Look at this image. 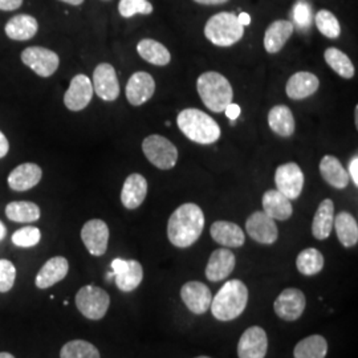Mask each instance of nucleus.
Wrapping results in <instances>:
<instances>
[{"mask_svg": "<svg viewBox=\"0 0 358 358\" xmlns=\"http://www.w3.org/2000/svg\"><path fill=\"white\" fill-rule=\"evenodd\" d=\"M60 1L66 3V4H71V6H80V4L84 3V0H60Z\"/></svg>", "mask_w": 358, "mask_h": 358, "instance_id": "obj_50", "label": "nucleus"}, {"mask_svg": "<svg viewBox=\"0 0 358 358\" xmlns=\"http://www.w3.org/2000/svg\"><path fill=\"white\" fill-rule=\"evenodd\" d=\"M320 87V81L317 76L310 72H297L294 76L289 77L285 92L287 96L292 100H304L309 96L315 94Z\"/></svg>", "mask_w": 358, "mask_h": 358, "instance_id": "obj_24", "label": "nucleus"}, {"mask_svg": "<svg viewBox=\"0 0 358 358\" xmlns=\"http://www.w3.org/2000/svg\"><path fill=\"white\" fill-rule=\"evenodd\" d=\"M275 183L278 192H282L289 201L297 199L304 187V173L297 164L289 162L276 169Z\"/></svg>", "mask_w": 358, "mask_h": 358, "instance_id": "obj_10", "label": "nucleus"}, {"mask_svg": "<svg viewBox=\"0 0 358 358\" xmlns=\"http://www.w3.org/2000/svg\"><path fill=\"white\" fill-rule=\"evenodd\" d=\"M16 279V268L7 259H0V294H7L13 289Z\"/></svg>", "mask_w": 358, "mask_h": 358, "instance_id": "obj_41", "label": "nucleus"}, {"mask_svg": "<svg viewBox=\"0 0 358 358\" xmlns=\"http://www.w3.org/2000/svg\"><path fill=\"white\" fill-rule=\"evenodd\" d=\"M236 264V257L234 252L224 248L215 250L206 266V278L208 282H217L227 279L232 273Z\"/></svg>", "mask_w": 358, "mask_h": 358, "instance_id": "obj_18", "label": "nucleus"}, {"mask_svg": "<svg viewBox=\"0 0 358 358\" xmlns=\"http://www.w3.org/2000/svg\"><path fill=\"white\" fill-rule=\"evenodd\" d=\"M320 173L324 180L334 189L343 190L349 185L350 178L348 171L341 165V162L333 155H325L321 159Z\"/></svg>", "mask_w": 358, "mask_h": 358, "instance_id": "obj_28", "label": "nucleus"}, {"mask_svg": "<svg viewBox=\"0 0 358 358\" xmlns=\"http://www.w3.org/2000/svg\"><path fill=\"white\" fill-rule=\"evenodd\" d=\"M334 222V203L332 199L321 202L312 223V234L317 241H325L332 234Z\"/></svg>", "mask_w": 358, "mask_h": 358, "instance_id": "obj_29", "label": "nucleus"}, {"mask_svg": "<svg viewBox=\"0 0 358 358\" xmlns=\"http://www.w3.org/2000/svg\"><path fill=\"white\" fill-rule=\"evenodd\" d=\"M244 27L232 13H219L211 16L205 26V36L217 47H231L242 40Z\"/></svg>", "mask_w": 358, "mask_h": 358, "instance_id": "obj_5", "label": "nucleus"}, {"mask_svg": "<svg viewBox=\"0 0 358 358\" xmlns=\"http://www.w3.org/2000/svg\"><path fill=\"white\" fill-rule=\"evenodd\" d=\"M268 125L273 133L280 137H291L294 133V115L292 110L285 105L273 106L268 113Z\"/></svg>", "mask_w": 358, "mask_h": 358, "instance_id": "obj_30", "label": "nucleus"}, {"mask_svg": "<svg viewBox=\"0 0 358 358\" xmlns=\"http://www.w3.org/2000/svg\"><path fill=\"white\" fill-rule=\"evenodd\" d=\"M180 299L190 312L199 316L210 309L213 294L203 282H187L180 288Z\"/></svg>", "mask_w": 358, "mask_h": 358, "instance_id": "obj_16", "label": "nucleus"}, {"mask_svg": "<svg viewBox=\"0 0 358 358\" xmlns=\"http://www.w3.org/2000/svg\"><path fill=\"white\" fill-rule=\"evenodd\" d=\"M117 288L122 292H133L143 280V268L137 260H125L117 257L112 262Z\"/></svg>", "mask_w": 358, "mask_h": 358, "instance_id": "obj_8", "label": "nucleus"}, {"mask_svg": "<svg viewBox=\"0 0 358 358\" xmlns=\"http://www.w3.org/2000/svg\"><path fill=\"white\" fill-rule=\"evenodd\" d=\"M11 239L15 245L22 247V248H29V247H35L36 244H38L41 239V232L38 227L27 226L20 230L15 231Z\"/></svg>", "mask_w": 358, "mask_h": 358, "instance_id": "obj_40", "label": "nucleus"}, {"mask_svg": "<svg viewBox=\"0 0 358 358\" xmlns=\"http://www.w3.org/2000/svg\"><path fill=\"white\" fill-rule=\"evenodd\" d=\"M196 90L206 108L215 113L224 112L234 99L230 81L217 72H205L198 77Z\"/></svg>", "mask_w": 358, "mask_h": 358, "instance_id": "obj_4", "label": "nucleus"}, {"mask_svg": "<svg viewBox=\"0 0 358 358\" xmlns=\"http://www.w3.org/2000/svg\"><path fill=\"white\" fill-rule=\"evenodd\" d=\"M92 80L85 75H77L72 78L71 85L65 92V106L72 112H80L85 109L93 97Z\"/></svg>", "mask_w": 358, "mask_h": 358, "instance_id": "obj_17", "label": "nucleus"}, {"mask_svg": "<svg viewBox=\"0 0 358 358\" xmlns=\"http://www.w3.org/2000/svg\"><path fill=\"white\" fill-rule=\"evenodd\" d=\"M263 210L273 220H287L292 217L294 207L291 201L278 190H268L263 195Z\"/></svg>", "mask_w": 358, "mask_h": 358, "instance_id": "obj_26", "label": "nucleus"}, {"mask_svg": "<svg viewBox=\"0 0 358 358\" xmlns=\"http://www.w3.org/2000/svg\"><path fill=\"white\" fill-rule=\"evenodd\" d=\"M81 239L90 255L103 256L109 243V227L101 219H90L81 229Z\"/></svg>", "mask_w": 358, "mask_h": 358, "instance_id": "obj_14", "label": "nucleus"}, {"mask_svg": "<svg viewBox=\"0 0 358 358\" xmlns=\"http://www.w3.org/2000/svg\"><path fill=\"white\" fill-rule=\"evenodd\" d=\"M296 267L306 276L317 275L324 268V256L316 248H306L297 255Z\"/></svg>", "mask_w": 358, "mask_h": 358, "instance_id": "obj_35", "label": "nucleus"}, {"mask_svg": "<svg viewBox=\"0 0 358 358\" xmlns=\"http://www.w3.org/2000/svg\"><path fill=\"white\" fill-rule=\"evenodd\" d=\"M226 115L230 118L231 121H235L241 115V106L238 103H231L226 109Z\"/></svg>", "mask_w": 358, "mask_h": 358, "instance_id": "obj_45", "label": "nucleus"}, {"mask_svg": "<svg viewBox=\"0 0 358 358\" xmlns=\"http://www.w3.org/2000/svg\"><path fill=\"white\" fill-rule=\"evenodd\" d=\"M69 271V263L63 256H55L50 259L38 271L35 284L40 289L51 288L55 284L64 280Z\"/></svg>", "mask_w": 358, "mask_h": 358, "instance_id": "obj_20", "label": "nucleus"}, {"mask_svg": "<svg viewBox=\"0 0 358 358\" xmlns=\"http://www.w3.org/2000/svg\"><path fill=\"white\" fill-rule=\"evenodd\" d=\"M307 306L306 294L297 288H287L275 300V313L285 321H296L301 317Z\"/></svg>", "mask_w": 358, "mask_h": 358, "instance_id": "obj_11", "label": "nucleus"}, {"mask_svg": "<svg viewBox=\"0 0 358 358\" xmlns=\"http://www.w3.org/2000/svg\"><path fill=\"white\" fill-rule=\"evenodd\" d=\"M40 208L34 202L16 201L6 207V217L16 223H32L40 219Z\"/></svg>", "mask_w": 358, "mask_h": 358, "instance_id": "obj_34", "label": "nucleus"}, {"mask_svg": "<svg viewBox=\"0 0 358 358\" xmlns=\"http://www.w3.org/2000/svg\"><path fill=\"white\" fill-rule=\"evenodd\" d=\"M210 232L211 238L226 248H239L245 242L244 231L238 224L227 220H217L213 223Z\"/></svg>", "mask_w": 358, "mask_h": 358, "instance_id": "obj_22", "label": "nucleus"}, {"mask_svg": "<svg viewBox=\"0 0 358 358\" xmlns=\"http://www.w3.org/2000/svg\"><path fill=\"white\" fill-rule=\"evenodd\" d=\"M328 353V343L320 334H313L303 338L294 346V358H325Z\"/></svg>", "mask_w": 358, "mask_h": 358, "instance_id": "obj_33", "label": "nucleus"}, {"mask_svg": "<svg viewBox=\"0 0 358 358\" xmlns=\"http://www.w3.org/2000/svg\"><path fill=\"white\" fill-rule=\"evenodd\" d=\"M60 358H101L96 346L85 340H72L60 350Z\"/></svg>", "mask_w": 358, "mask_h": 358, "instance_id": "obj_37", "label": "nucleus"}, {"mask_svg": "<svg viewBox=\"0 0 358 358\" xmlns=\"http://www.w3.org/2000/svg\"><path fill=\"white\" fill-rule=\"evenodd\" d=\"M178 128L190 141L211 145L220 138V128L213 117L199 109H185L177 117Z\"/></svg>", "mask_w": 358, "mask_h": 358, "instance_id": "obj_3", "label": "nucleus"}, {"mask_svg": "<svg viewBox=\"0 0 358 358\" xmlns=\"http://www.w3.org/2000/svg\"><path fill=\"white\" fill-rule=\"evenodd\" d=\"M93 92L103 101H115L120 96V83L113 65L101 63L93 72Z\"/></svg>", "mask_w": 358, "mask_h": 358, "instance_id": "obj_12", "label": "nucleus"}, {"mask_svg": "<svg viewBox=\"0 0 358 358\" xmlns=\"http://www.w3.org/2000/svg\"><path fill=\"white\" fill-rule=\"evenodd\" d=\"M110 306V297L106 291L96 285H85L76 294L78 312L90 320H101Z\"/></svg>", "mask_w": 358, "mask_h": 358, "instance_id": "obj_7", "label": "nucleus"}, {"mask_svg": "<svg viewBox=\"0 0 358 358\" xmlns=\"http://www.w3.org/2000/svg\"><path fill=\"white\" fill-rule=\"evenodd\" d=\"M245 230L251 239L260 244H273L279 238L276 222L264 211H256L245 220Z\"/></svg>", "mask_w": 358, "mask_h": 358, "instance_id": "obj_13", "label": "nucleus"}, {"mask_svg": "<svg viewBox=\"0 0 358 358\" xmlns=\"http://www.w3.org/2000/svg\"><path fill=\"white\" fill-rule=\"evenodd\" d=\"M137 52L142 59L157 66H165L171 62V55L164 44L153 38H143L138 45Z\"/></svg>", "mask_w": 358, "mask_h": 358, "instance_id": "obj_32", "label": "nucleus"}, {"mask_svg": "<svg viewBox=\"0 0 358 358\" xmlns=\"http://www.w3.org/2000/svg\"><path fill=\"white\" fill-rule=\"evenodd\" d=\"M10 150V143L7 137L0 131V158H4Z\"/></svg>", "mask_w": 358, "mask_h": 358, "instance_id": "obj_46", "label": "nucleus"}, {"mask_svg": "<svg viewBox=\"0 0 358 358\" xmlns=\"http://www.w3.org/2000/svg\"><path fill=\"white\" fill-rule=\"evenodd\" d=\"M248 303L247 285L241 280H230L223 284L211 301L213 316L219 321H232L244 312Z\"/></svg>", "mask_w": 358, "mask_h": 358, "instance_id": "obj_2", "label": "nucleus"}, {"mask_svg": "<svg viewBox=\"0 0 358 358\" xmlns=\"http://www.w3.org/2000/svg\"><path fill=\"white\" fill-rule=\"evenodd\" d=\"M324 59L327 64L329 65L338 76L344 77L346 80L353 78L355 76L356 71L352 60L348 57V55L340 51L338 48H334V47L328 48L324 53Z\"/></svg>", "mask_w": 358, "mask_h": 358, "instance_id": "obj_36", "label": "nucleus"}, {"mask_svg": "<svg viewBox=\"0 0 358 358\" xmlns=\"http://www.w3.org/2000/svg\"><path fill=\"white\" fill-rule=\"evenodd\" d=\"M155 81L148 72H136L129 78L127 84V99L134 106L148 103L153 97Z\"/></svg>", "mask_w": 358, "mask_h": 358, "instance_id": "obj_19", "label": "nucleus"}, {"mask_svg": "<svg viewBox=\"0 0 358 358\" xmlns=\"http://www.w3.org/2000/svg\"><path fill=\"white\" fill-rule=\"evenodd\" d=\"M23 0H0V10L1 11H15L20 8Z\"/></svg>", "mask_w": 358, "mask_h": 358, "instance_id": "obj_43", "label": "nucleus"}, {"mask_svg": "<svg viewBox=\"0 0 358 358\" xmlns=\"http://www.w3.org/2000/svg\"><path fill=\"white\" fill-rule=\"evenodd\" d=\"M198 4H205V6H220L227 3L229 0H194Z\"/></svg>", "mask_w": 358, "mask_h": 358, "instance_id": "obj_47", "label": "nucleus"}, {"mask_svg": "<svg viewBox=\"0 0 358 358\" xmlns=\"http://www.w3.org/2000/svg\"><path fill=\"white\" fill-rule=\"evenodd\" d=\"M6 235H7V229H6V226L3 224V222L0 220V241H3V239L6 238Z\"/></svg>", "mask_w": 358, "mask_h": 358, "instance_id": "obj_49", "label": "nucleus"}, {"mask_svg": "<svg viewBox=\"0 0 358 358\" xmlns=\"http://www.w3.org/2000/svg\"><path fill=\"white\" fill-rule=\"evenodd\" d=\"M268 352L267 332L260 327H250L244 331L239 344V358H266Z\"/></svg>", "mask_w": 358, "mask_h": 358, "instance_id": "obj_15", "label": "nucleus"}, {"mask_svg": "<svg viewBox=\"0 0 358 358\" xmlns=\"http://www.w3.org/2000/svg\"><path fill=\"white\" fill-rule=\"evenodd\" d=\"M238 20H239V23L243 27L250 26V23H251V16L247 13H242L241 15H238Z\"/></svg>", "mask_w": 358, "mask_h": 358, "instance_id": "obj_48", "label": "nucleus"}, {"mask_svg": "<svg viewBox=\"0 0 358 358\" xmlns=\"http://www.w3.org/2000/svg\"><path fill=\"white\" fill-rule=\"evenodd\" d=\"M22 62L40 77L52 76L60 64L57 53L43 47L26 48L22 52Z\"/></svg>", "mask_w": 358, "mask_h": 358, "instance_id": "obj_9", "label": "nucleus"}, {"mask_svg": "<svg viewBox=\"0 0 358 358\" xmlns=\"http://www.w3.org/2000/svg\"><path fill=\"white\" fill-rule=\"evenodd\" d=\"M294 27L288 20H276L269 24L264 35V48L268 53H278L294 34Z\"/></svg>", "mask_w": 358, "mask_h": 358, "instance_id": "obj_27", "label": "nucleus"}, {"mask_svg": "<svg viewBox=\"0 0 358 358\" xmlns=\"http://www.w3.org/2000/svg\"><path fill=\"white\" fill-rule=\"evenodd\" d=\"M43 171L36 164H22L15 167L8 176V186L13 192H27L41 180Z\"/></svg>", "mask_w": 358, "mask_h": 358, "instance_id": "obj_23", "label": "nucleus"}, {"mask_svg": "<svg viewBox=\"0 0 358 358\" xmlns=\"http://www.w3.org/2000/svg\"><path fill=\"white\" fill-rule=\"evenodd\" d=\"M195 358H211V357H207V356H199V357H195Z\"/></svg>", "mask_w": 358, "mask_h": 358, "instance_id": "obj_52", "label": "nucleus"}, {"mask_svg": "<svg viewBox=\"0 0 358 358\" xmlns=\"http://www.w3.org/2000/svg\"><path fill=\"white\" fill-rule=\"evenodd\" d=\"M38 20L27 13L13 16L4 27L6 35L16 41H27L34 38L38 34Z\"/></svg>", "mask_w": 358, "mask_h": 358, "instance_id": "obj_25", "label": "nucleus"}, {"mask_svg": "<svg viewBox=\"0 0 358 358\" xmlns=\"http://www.w3.org/2000/svg\"><path fill=\"white\" fill-rule=\"evenodd\" d=\"M153 6L148 0H120L118 13L122 17H133L134 15H150L153 13Z\"/></svg>", "mask_w": 358, "mask_h": 358, "instance_id": "obj_39", "label": "nucleus"}, {"mask_svg": "<svg viewBox=\"0 0 358 358\" xmlns=\"http://www.w3.org/2000/svg\"><path fill=\"white\" fill-rule=\"evenodd\" d=\"M205 214L195 203H185L171 214L167 223V238L178 248L195 243L205 229Z\"/></svg>", "mask_w": 358, "mask_h": 358, "instance_id": "obj_1", "label": "nucleus"}, {"mask_svg": "<svg viewBox=\"0 0 358 358\" xmlns=\"http://www.w3.org/2000/svg\"><path fill=\"white\" fill-rule=\"evenodd\" d=\"M0 358H15L11 353H7V352H1L0 353Z\"/></svg>", "mask_w": 358, "mask_h": 358, "instance_id": "obj_51", "label": "nucleus"}, {"mask_svg": "<svg viewBox=\"0 0 358 358\" xmlns=\"http://www.w3.org/2000/svg\"><path fill=\"white\" fill-rule=\"evenodd\" d=\"M142 150L148 161L161 170H170L177 165L178 150L164 136L152 134L142 142Z\"/></svg>", "mask_w": 358, "mask_h": 358, "instance_id": "obj_6", "label": "nucleus"}, {"mask_svg": "<svg viewBox=\"0 0 358 358\" xmlns=\"http://www.w3.org/2000/svg\"><path fill=\"white\" fill-rule=\"evenodd\" d=\"M148 195V180L141 174H130L125 179L122 192H121V202L125 208L136 210L143 203Z\"/></svg>", "mask_w": 358, "mask_h": 358, "instance_id": "obj_21", "label": "nucleus"}, {"mask_svg": "<svg viewBox=\"0 0 358 358\" xmlns=\"http://www.w3.org/2000/svg\"><path fill=\"white\" fill-rule=\"evenodd\" d=\"M348 174H349V178H352L353 180V183L358 186V157L357 155H355L353 158H352V161H350V164H349V171H348Z\"/></svg>", "mask_w": 358, "mask_h": 358, "instance_id": "obj_44", "label": "nucleus"}, {"mask_svg": "<svg viewBox=\"0 0 358 358\" xmlns=\"http://www.w3.org/2000/svg\"><path fill=\"white\" fill-rule=\"evenodd\" d=\"M316 27L321 34L328 38H337L341 35V26L334 13L328 10H321L315 17Z\"/></svg>", "mask_w": 358, "mask_h": 358, "instance_id": "obj_38", "label": "nucleus"}, {"mask_svg": "<svg viewBox=\"0 0 358 358\" xmlns=\"http://www.w3.org/2000/svg\"><path fill=\"white\" fill-rule=\"evenodd\" d=\"M294 19L299 28L307 29L312 23V7L307 1L300 0L296 3L294 8Z\"/></svg>", "mask_w": 358, "mask_h": 358, "instance_id": "obj_42", "label": "nucleus"}, {"mask_svg": "<svg viewBox=\"0 0 358 358\" xmlns=\"http://www.w3.org/2000/svg\"><path fill=\"white\" fill-rule=\"evenodd\" d=\"M333 227L336 230L340 243L346 248L355 247L358 243L357 220L352 214L341 211L337 217H334Z\"/></svg>", "mask_w": 358, "mask_h": 358, "instance_id": "obj_31", "label": "nucleus"}]
</instances>
